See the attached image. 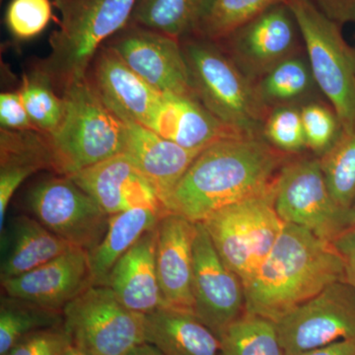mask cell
Listing matches in <instances>:
<instances>
[{"label": "cell", "mask_w": 355, "mask_h": 355, "mask_svg": "<svg viewBox=\"0 0 355 355\" xmlns=\"http://www.w3.org/2000/svg\"><path fill=\"white\" fill-rule=\"evenodd\" d=\"M92 286L88 252L79 248L30 272L1 280L6 295L60 312Z\"/></svg>", "instance_id": "15"}, {"label": "cell", "mask_w": 355, "mask_h": 355, "mask_svg": "<svg viewBox=\"0 0 355 355\" xmlns=\"http://www.w3.org/2000/svg\"><path fill=\"white\" fill-rule=\"evenodd\" d=\"M296 355H355V338L340 340Z\"/></svg>", "instance_id": "40"}, {"label": "cell", "mask_w": 355, "mask_h": 355, "mask_svg": "<svg viewBox=\"0 0 355 355\" xmlns=\"http://www.w3.org/2000/svg\"><path fill=\"white\" fill-rule=\"evenodd\" d=\"M19 92L35 128L44 135H53L64 116L62 95L36 67L23 76Z\"/></svg>", "instance_id": "31"}, {"label": "cell", "mask_w": 355, "mask_h": 355, "mask_svg": "<svg viewBox=\"0 0 355 355\" xmlns=\"http://www.w3.org/2000/svg\"><path fill=\"white\" fill-rule=\"evenodd\" d=\"M349 223L350 227H352V226H354L355 224V205L349 212Z\"/></svg>", "instance_id": "43"}, {"label": "cell", "mask_w": 355, "mask_h": 355, "mask_svg": "<svg viewBox=\"0 0 355 355\" xmlns=\"http://www.w3.org/2000/svg\"><path fill=\"white\" fill-rule=\"evenodd\" d=\"M125 128L123 153L132 159L157 193L166 209L178 183L202 150H190L160 137L153 130L121 118Z\"/></svg>", "instance_id": "19"}, {"label": "cell", "mask_w": 355, "mask_h": 355, "mask_svg": "<svg viewBox=\"0 0 355 355\" xmlns=\"http://www.w3.org/2000/svg\"><path fill=\"white\" fill-rule=\"evenodd\" d=\"M125 355H164L162 352L154 347L153 345L148 343H144L141 345H137L135 349L130 350Z\"/></svg>", "instance_id": "41"}, {"label": "cell", "mask_w": 355, "mask_h": 355, "mask_svg": "<svg viewBox=\"0 0 355 355\" xmlns=\"http://www.w3.org/2000/svg\"><path fill=\"white\" fill-rule=\"evenodd\" d=\"M0 123L4 130H38L26 111L19 90L0 95Z\"/></svg>", "instance_id": "37"}, {"label": "cell", "mask_w": 355, "mask_h": 355, "mask_svg": "<svg viewBox=\"0 0 355 355\" xmlns=\"http://www.w3.org/2000/svg\"><path fill=\"white\" fill-rule=\"evenodd\" d=\"M329 19L340 26L355 22V0H310Z\"/></svg>", "instance_id": "38"}, {"label": "cell", "mask_w": 355, "mask_h": 355, "mask_svg": "<svg viewBox=\"0 0 355 355\" xmlns=\"http://www.w3.org/2000/svg\"><path fill=\"white\" fill-rule=\"evenodd\" d=\"M181 44L198 101L231 132L261 137L270 110L257 84L218 42L195 35L182 40Z\"/></svg>", "instance_id": "4"}, {"label": "cell", "mask_w": 355, "mask_h": 355, "mask_svg": "<svg viewBox=\"0 0 355 355\" xmlns=\"http://www.w3.org/2000/svg\"><path fill=\"white\" fill-rule=\"evenodd\" d=\"M294 14L313 76L322 95L335 110L343 130L355 123V51L338 24L310 0H286Z\"/></svg>", "instance_id": "6"}, {"label": "cell", "mask_w": 355, "mask_h": 355, "mask_svg": "<svg viewBox=\"0 0 355 355\" xmlns=\"http://www.w3.org/2000/svg\"><path fill=\"white\" fill-rule=\"evenodd\" d=\"M275 184V183H273ZM272 188L217 210L202 222L222 260L243 284L268 258L284 229Z\"/></svg>", "instance_id": "7"}, {"label": "cell", "mask_w": 355, "mask_h": 355, "mask_svg": "<svg viewBox=\"0 0 355 355\" xmlns=\"http://www.w3.org/2000/svg\"><path fill=\"white\" fill-rule=\"evenodd\" d=\"M284 0H211L198 36L220 42L270 6Z\"/></svg>", "instance_id": "32"}, {"label": "cell", "mask_w": 355, "mask_h": 355, "mask_svg": "<svg viewBox=\"0 0 355 355\" xmlns=\"http://www.w3.org/2000/svg\"><path fill=\"white\" fill-rule=\"evenodd\" d=\"M218 43L254 83L279 62L304 51L297 21L286 0L270 6Z\"/></svg>", "instance_id": "12"}, {"label": "cell", "mask_w": 355, "mask_h": 355, "mask_svg": "<svg viewBox=\"0 0 355 355\" xmlns=\"http://www.w3.org/2000/svg\"><path fill=\"white\" fill-rule=\"evenodd\" d=\"M146 342L164 355H221L220 340L189 311L161 308L146 315Z\"/></svg>", "instance_id": "24"}, {"label": "cell", "mask_w": 355, "mask_h": 355, "mask_svg": "<svg viewBox=\"0 0 355 355\" xmlns=\"http://www.w3.org/2000/svg\"><path fill=\"white\" fill-rule=\"evenodd\" d=\"M257 84L259 94L268 109L302 107L317 101L318 87L305 51L279 62Z\"/></svg>", "instance_id": "26"}, {"label": "cell", "mask_w": 355, "mask_h": 355, "mask_svg": "<svg viewBox=\"0 0 355 355\" xmlns=\"http://www.w3.org/2000/svg\"><path fill=\"white\" fill-rule=\"evenodd\" d=\"M62 355H91L86 352L85 350L79 349V347H76V345H70L69 349L65 350L64 354Z\"/></svg>", "instance_id": "42"}, {"label": "cell", "mask_w": 355, "mask_h": 355, "mask_svg": "<svg viewBox=\"0 0 355 355\" xmlns=\"http://www.w3.org/2000/svg\"><path fill=\"white\" fill-rule=\"evenodd\" d=\"M64 326V312L4 295L0 302V355L36 331Z\"/></svg>", "instance_id": "28"}, {"label": "cell", "mask_w": 355, "mask_h": 355, "mask_svg": "<svg viewBox=\"0 0 355 355\" xmlns=\"http://www.w3.org/2000/svg\"><path fill=\"white\" fill-rule=\"evenodd\" d=\"M291 156L261 137H222L193 160L166 203V211L202 222L217 210L272 188Z\"/></svg>", "instance_id": "1"}, {"label": "cell", "mask_w": 355, "mask_h": 355, "mask_svg": "<svg viewBox=\"0 0 355 355\" xmlns=\"http://www.w3.org/2000/svg\"><path fill=\"white\" fill-rule=\"evenodd\" d=\"M69 177L109 216L135 209L167 214L153 184L127 154H118Z\"/></svg>", "instance_id": "16"}, {"label": "cell", "mask_w": 355, "mask_h": 355, "mask_svg": "<svg viewBox=\"0 0 355 355\" xmlns=\"http://www.w3.org/2000/svg\"><path fill=\"white\" fill-rule=\"evenodd\" d=\"M147 128L190 150H202L222 137L235 135L217 121L197 97L184 95H163Z\"/></svg>", "instance_id": "22"}, {"label": "cell", "mask_w": 355, "mask_h": 355, "mask_svg": "<svg viewBox=\"0 0 355 355\" xmlns=\"http://www.w3.org/2000/svg\"><path fill=\"white\" fill-rule=\"evenodd\" d=\"M41 171L58 174L49 135L39 130L0 132V226L6 221L9 203L20 184Z\"/></svg>", "instance_id": "21"}, {"label": "cell", "mask_w": 355, "mask_h": 355, "mask_svg": "<svg viewBox=\"0 0 355 355\" xmlns=\"http://www.w3.org/2000/svg\"><path fill=\"white\" fill-rule=\"evenodd\" d=\"M221 355H286L277 323L245 313L220 338Z\"/></svg>", "instance_id": "29"}, {"label": "cell", "mask_w": 355, "mask_h": 355, "mask_svg": "<svg viewBox=\"0 0 355 355\" xmlns=\"http://www.w3.org/2000/svg\"><path fill=\"white\" fill-rule=\"evenodd\" d=\"M104 44L161 94L197 97L179 40L128 23Z\"/></svg>", "instance_id": "14"}, {"label": "cell", "mask_w": 355, "mask_h": 355, "mask_svg": "<svg viewBox=\"0 0 355 355\" xmlns=\"http://www.w3.org/2000/svg\"><path fill=\"white\" fill-rule=\"evenodd\" d=\"M71 343L91 355H125L146 342V315L125 307L108 286H92L64 309Z\"/></svg>", "instance_id": "9"}, {"label": "cell", "mask_w": 355, "mask_h": 355, "mask_svg": "<svg viewBox=\"0 0 355 355\" xmlns=\"http://www.w3.org/2000/svg\"><path fill=\"white\" fill-rule=\"evenodd\" d=\"M60 11L51 51L35 67L60 94L86 77L97 51L130 23L137 0H51Z\"/></svg>", "instance_id": "3"}, {"label": "cell", "mask_w": 355, "mask_h": 355, "mask_svg": "<svg viewBox=\"0 0 355 355\" xmlns=\"http://www.w3.org/2000/svg\"><path fill=\"white\" fill-rule=\"evenodd\" d=\"M211 0H137L130 23L182 40L198 35Z\"/></svg>", "instance_id": "27"}, {"label": "cell", "mask_w": 355, "mask_h": 355, "mask_svg": "<svg viewBox=\"0 0 355 355\" xmlns=\"http://www.w3.org/2000/svg\"><path fill=\"white\" fill-rule=\"evenodd\" d=\"M286 355L355 338V288L338 280L277 322Z\"/></svg>", "instance_id": "11"}, {"label": "cell", "mask_w": 355, "mask_h": 355, "mask_svg": "<svg viewBox=\"0 0 355 355\" xmlns=\"http://www.w3.org/2000/svg\"><path fill=\"white\" fill-rule=\"evenodd\" d=\"M73 248L34 216H14L1 231V280L35 270Z\"/></svg>", "instance_id": "23"}, {"label": "cell", "mask_w": 355, "mask_h": 355, "mask_svg": "<svg viewBox=\"0 0 355 355\" xmlns=\"http://www.w3.org/2000/svg\"><path fill=\"white\" fill-rule=\"evenodd\" d=\"M70 345L64 326L57 327L26 336L6 355H62Z\"/></svg>", "instance_id": "36"}, {"label": "cell", "mask_w": 355, "mask_h": 355, "mask_svg": "<svg viewBox=\"0 0 355 355\" xmlns=\"http://www.w3.org/2000/svg\"><path fill=\"white\" fill-rule=\"evenodd\" d=\"M191 291L193 314L219 340L246 313L244 284L217 253L202 222L193 243Z\"/></svg>", "instance_id": "13"}, {"label": "cell", "mask_w": 355, "mask_h": 355, "mask_svg": "<svg viewBox=\"0 0 355 355\" xmlns=\"http://www.w3.org/2000/svg\"><path fill=\"white\" fill-rule=\"evenodd\" d=\"M343 279L345 266L331 243L307 229L284 223L268 258L244 284L246 312L277 323Z\"/></svg>", "instance_id": "2"}, {"label": "cell", "mask_w": 355, "mask_h": 355, "mask_svg": "<svg viewBox=\"0 0 355 355\" xmlns=\"http://www.w3.org/2000/svg\"><path fill=\"white\" fill-rule=\"evenodd\" d=\"M345 266V279L355 288V230L350 227L333 242Z\"/></svg>", "instance_id": "39"}, {"label": "cell", "mask_w": 355, "mask_h": 355, "mask_svg": "<svg viewBox=\"0 0 355 355\" xmlns=\"http://www.w3.org/2000/svg\"><path fill=\"white\" fill-rule=\"evenodd\" d=\"M156 239L155 226L121 257L106 284L125 307L144 315L166 308L156 268Z\"/></svg>", "instance_id": "20"}, {"label": "cell", "mask_w": 355, "mask_h": 355, "mask_svg": "<svg viewBox=\"0 0 355 355\" xmlns=\"http://www.w3.org/2000/svg\"><path fill=\"white\" fill-rule=\"evenodd\" d=\"M352 228H354V230H355V224H354V226H352Z\"/></svg>", "instance_id": "44"}, {"label": "cell", "mask_w": 355, "mask_h": 355, "mask_svg": "<svg viewBox=\"0 0 355 355\" xmlns=\"http://www.w3.org/2000/svg\"><path fill=\"white\" fill-rule=\"evenodd\" d=\"M273 205L284 223L307 229L331 244L350 228L349 212L334 200L315 155H292L284 163L273 184Z\"/></svg>", "instance_id": "8"}, {"label": "cell", "mask_w": 355, "mask_h": 355, "mask_svg": "<svg viewBox=\"0 0 355 355\" xmlns=\"http://www.w3.org/2000/svg\"><path fill=\"white\" fill-rule=\"evenodd\" d=\"M51 0H11L6 12V25L11 36L28 41L43 33L53 18Z\"/></svg>", "instance_id": "35"}, {"label": "cell", "mask_w": 355, "mask_h": 355, "mask_svg": "<svg viewBox=\"0 0 355 355\" xmlns=\"http://www.w3.org/2000/svg\"><path fill=\"white\" fill-rule=\"evenodd\" d=\"M25 205L44 227L88 253L108 230V214L64 175L53 174L33 184L26 193Z\"/></svg>", "instance_id": "10"}, {"label": "cell", "mask_w": 355, "mask_h": 355, "mask_svg": "<svg viewBox=\"0 0 355 355\" xmlns=\"http://www.w3.org/2000/svg\"><path fill=\"white\" fill-rule=\"evenodd\" d=\"M105 104L121 118L148 125L163 94L149 85L114 51L103 44L86 74Z\"/></svg>", "instance_id": "18"}, {"label": "cell", "mask_w": 355, "mask_h": 355, "mask_svg": "<svg viewBox=\"0 0 355 355\" xmlns=\"http://www.w3.org/2000/svg\"><path fill=\"white\" fill-rule=\"evenodd\" d=\"M162 216L156 210L135 209L110 216L106 235L88 253L93 286H106L116 263Z\"/></svg>", "instance_id": "25"}, {"label": "cell", "mask_w": 355, "mask_h": 355, "mask_svg": "<svg viewBox=\"0 0 355 355\" xmlns=\"http://www.w3.org/2000/svg\"><path fill=\"white\" fill-rule=\"evenodd\" d=\"M263 139L282 153L298 155L307 150L300 107L272 109L263 123Z\"/></svg>", "instance_id": "33"}, {"label": "cell", "mask_w": 355, "mask_h": 355, "mask_svg": "<svg viewBox=\"0 0 355 355\" xmlns=\"http://www.w3.org/2000/svg\"><path fill=\"white\" fill-rule=\"evenodd\" d=\"M307 150L320 157L326 153L342 132V123L331 106L317 100L300 108Z\"/></svg>", "instance_id": "34"}, {"label": "cell", "mask_w": 355, "mask_h": 355, "mask_svg": "<svg viewBox=\"0 0 355 355\" xmlns=\"http://www.w3.org/2000/svg\"><path fill=\"white\" fill-rule=\"evenodd\" d=\"M318 158L334 200L350 212L355 205V123L342 130L334 146Z\"/></svg>", "instance_id": "30"}, {"label": "cell", "mask_w": 355, "mask_h": 355, "mask_svg": "<svg viewBox=\"0 0 355 355\" xmlns=\"http://www.w3.org/2000/svg\"><path fill=\"white\" fill-rule=\"evenodd\" d=\"M156 268L166 308L193 313V243L197 223L167 212L159 219Z\"/></svg>", "instance_id": "17"}, {"label": "cell", "mask_w": 355, "mask_h": 355, "mask_svg": "<svg viewBox=\"0 0 355 355\" xmlns=\"http://www.w3.org/2000/svg\"><path fill=\"white\" fill-rule=\"evenodd\" d=\"M62 95L64 119L49 135L58 175L71 176L123 153L125 125L97 94L87 77L70 84Z\"/></svg>", "instance_id": "5"}]
</instances>
